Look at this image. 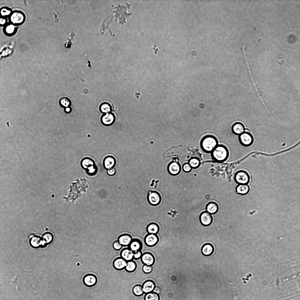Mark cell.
Listing matches in <instances>:
<instances>
[{
	"label": "cell",
	"mask_w": 300,
	"mask_h": 300,
	"mask_svg": "<svg viewBox=\"0 0 300 300\" xmlns=\"http://www.w3.org/2000/svg\"><path fill=\"white\" fill-rule=\"evenodd\" d=\"M24 17L23 14L20 12H15L11 16V22L14 24H18L22 23L24 20Z\"/></svg>",
	"instance_id": "17"
},
{
	"label": "cell",
	"mask_w": 300,
	"mask_h": 300,
	"mask_svg": "<svg viewBox=\"0 0 300 300\" xmlns=\"http://www.w3.org/2000/svg\"><path fill=\"white\" fill-rule=\"evenodd\" d=\"M99 109L103 114L111 112L112 110L111 105L107 102L102 103L99 106Z\"/></svg>",
	"instance_id": "26"
},
{
	"label": "cell",
	"mask_w": 300,
	"mask_h": 300,
	"mask_svg": "<svg viewBox=\"0 0 300 300\" xmlns=\"http://www.w3.org/2000/svg\"><path fill=\"white\" fill-rule=\"evenodd\" d=\"M159 241L157 234L148 233L144 238V242L148 246L152 247L156 245Z\"/></svg>",
	"instance_id": "9"
},
{
	"label": "cell",
	"mask_w": 300,
	"mask_h": 300,
	"mask_svg": "<svg viewBox=\"0 0 300 300\" xmlns=\"http://www.w3.org/2000/svg\"><path fill=\"white\" fill-rule=\"evenodd\" d=\"M142 262L144 265L152 266L155 262L154 255L151 253L146 252L144 253L141 258Z\"/></svg>",
	"instance_id": "11"
},
{
	"label": "cell",
	"mask_w": 300,
	"mask_h": 300,
	"mask_svg": "<svg viewBox=\"0 0 300 300\" xmlns=\"http://www.w3.org/2000/svg\"><path fill=\"white\" fill-rule=\"evenodd\" d=\"M116 170L115 168L114 167L107 171V174L110 176L114 175L116 173Z\"/></svg>",
	"instance_id": "39"
},
{
	"label": "cell",
	"mask_w": 300,
	"mask_h": 300,
	"mask_svg": "<svg viewBox=\"0 0 300 300\" xmlns=\"http://www.w3.org/2000/svg\"><path fill=\"white\" fill-rule=\"evenodd\" d=\"M6 22V18L4 17H0V25H4Z\"/></svg>",
	"instance_id": "41"
},
{
	"label": "cell",
	"mask_w": 300,
	"mask_h": 300,
	"mask_svg": "<svg viewBox=\"0 0 300 300\" xmlns=\"http://www.w3.org/2000/svg\"><path fill=\"white\" fill-rule=\"evenodd\" d=\"M238 139L240 143L243 146L248 147L251 146L253 142V138L250 133L245 132L239 135Z\"/></svg>",
	"instance_id": "6"
},
{
	"label": "cell",
	"mask_w": 300,
	"mask_h": 300,
	"mask_svg": "<svg viewBox=\"0 0 300 300\" xmlns=\"http://www.w3.org/2000/svg\"><path fill=\"white\" fill-rule=\"evenodd\" d=\"M156 286V284L153 281L150 279L146 280L142 285L144 293L146 294L153 292Z\"/></svg>",
	"instance_id": "16"
},
{
	"label": "cell",
	"mask_w": 300,
	"mask_h": 300,
	"mask_svg": "<svg viewBox=\"0 0 300 300\" xmlns=\"http://www.w3.org/2000/svg\"><path fill=\"white\" fill-rule=\"evenodd\" d=\"M42 239L45 245V244H49L53 241V236L51 232H47L42 235Z\"/></svg>",
	"instance_id": "28"
},
{
	"label": "cell",
	"mask_w": 300,
	"mask_h": 300,
	"mask_svg": "<svg viewBox=\"0 0 300 300\" xmlns=\"http://www.w3.org/2000/svg\"><path fill=\"white\" fill-rule=\"evenodd\" d=\"M29 243L30 245L35 248L43 247L45 245L42 239L38 236H34L32 237L30 239Z\"/></svg>",
	"instance_id": "15"
},
{
	"label": "cell",
	"mask_w": 300,
	"mask_h": 300,
	"mask_svg": "<svg viewBox=\"0 0 300 300\" xmlns=\"http://www.w3.org/2000/svg\"><path fill=\"white\" fill-rule=\"evenodd\" d=\"M11 13V11L6 8H2L0 9V16L1 17H4L9 15Z\"/></svg>",
	"instance_id": "34"
},
{
	"label": "cell",
	"mask_w": 300,
	"mask_h": 300,
	"mask_svg": "<svg viewBox=\"0 0 300 300\" xmlns=\"http://www.w3.org/2000/svg\"><path fill=\"white\" fill-rule=\"evenodd\" d=\"M137 265L136 262L133 260L127 262V264L125 269L127 272H134L136 269Z\"/></svg>",
	"instance_id": "29"
},
{
	"label": "cell",
	"mask_w": 300,
	"mask_h": 300,
	"mask_svg": "<svg viewBox=\"0 0 300 300\" xmlns=\"http://www.w3.org/2000/svg\"><path fill=\"white\" fill-rule=\"evenodd\" d=\"M250 189L249 186L247 184H238L236 187V190L237 194L244 195L249 192Z\"/></svg>",
	"instance_id": "25"
},
{
	"label": "cell",
	"mask_w": 300,
	"mask_h": 300,
	"mask_svg": "<svg viewBox=\"0 0 300 300\" xmlns=\"http://www.w3.org/2000/svg\"><path fill=\"white\" fill-rule=\"evenodd\" d=\"M159 225L154 222L149 223L146 227V231L148 233L157 234L159 232Z\"/></svg>",
	"instance_id": "23"
},
{
	"label": "cell",
	"mask_w": 300,
	"mask_h": 300,
	"mask_svg": "<svg viewBox=\"0 0 300 300\" xmlns=\"http://www.w3.org/2000/svg\"><path fill=\"white\" fill-rule=\"evenodd\" d=\"M97 282L96 276L92 274H88L85 275L83 278V282L86 286L92 287L95 285Z\"/></svg>",
	"instance_id": "12"
},
{
	"label": "cell",
	"mask_w": 300,
	"mask_h": 300,
	"mask_svg": "<svg viewBox=\"0 0 300 300\" xmlns=\"http://www.w3.org/2000/svg\"><path fill=\"white\" fill-rule=\"evenodd\" d=\"M120 255L121 257L127 262L132 260L134 259V252L129 248L123 249L121 251Z\"/></svg>",
	"instance_id": "19"
},
{
	"label": "cell",
	"mask_w": 300,
	"mask_h": 300,
	"mask_svg": "<svg viewBox=\"0 0 300 300\" xmlns=\"http://www.w3.org/2000/svg\"><path fill=\"white\" fill-rule=\"evenodd\" d=\"M132 292L134 295L137 296H141L144 293L142 286L140 284L135 285L133 288Z\"/></svg>",
	"instance_id": "32"
},
{
	"label": "cell",
	"mask_w": 300,
	"mask_h": 300,
	"mask_svg": "<svg viewBox=\"0 0 300 300\" xmlns=\"http://www.w3.org/2000/svg\"><path fill=\"white\" fill-rule=\"evenodd\" d=\"M147 199L149 203L153 206L159 205L161 201L160 194L155 190H149L147 193Z\"/></svg>",
	"instance_id": "4"
},
{
	"label": "cell",
	"mask_w": 300,
	"mask_h": 300,
	"mask_svg": "<svg viewBox=\"0 0 300 300\" xmlns=\"http://www.w3.org/2000/svg\"><path fill=\"white\" fill-rule=\"evenodd\" d=\"M112 246L114 249L116 250H120L122 247L117 241H116L113 242Z\"/></svg>",
	"instance_id": "37"
},
{
	"label": "cell",
	"mask_w": 300,
	"mask_h": 300,
	"mask_svg": "<svg viewBox=\"0 0 300 300\" xmlns=\"http://www.w3.org/2000/svg\"><path fill=\"white\" fill-rule=\"evenodd\" d=\"M199 220L201 224L204 226H208L212 223L213 219L211 214L204 211L202 212L199 216Z\"/></svg>",
	"instance_id": "8"
},
{
	"label": "cell",
	"mask_w": 300,
	"mask_h": 300,
	"mask_svg": "<svg viewBox=\"0 0 300 300\" xmlns=\"http://www.w3.org/2000/svg\"><path fill=\"white\" fill-rule=\"evenodd\" d=\"M116 163L115 158L111 155L105 156L103 161V166L107 170L114 167Z\"/></svg>",
	"instance_id": "13"
},
{
	"label": "cell",
	"mask_w": 300,
	"mask_h": 300,
	"mask_svg": "<svg viewBox=\"0 0 300 300\" xmlns=\"http://www.w3.org/2000/svg\"><path fill=\"white\" fill-rule=\"evenodd\" d=\"M129 248L133 252L141 250L142 244L141 241L139 239L134 238L132 239L129 245Z\"/></svg>",
	"instance_id": "20"
},
{
	"label": "cell",
	"mask_w": 300,
	"mask_h": 300,
	"mask_svg": "<svg viewBox=\"0 0 300 300\" xmlns=\"http://www.w3.org/2000/svg\"><path fill=\"white\" fill-rule=\"evenodd\" d=\"M234 179L236 182L238 184H247L250 181V178L246 172L240 170L235 173Z\"/></svg>",
	"instance_id": "5"
},
{
	"label": "cell",
	"mask_w": 300,
	"mask_h": 300,
	"mask_svg": "<svg viewBox=\"0 0 300 300\" xmlns=\"http://www.w3.org/2000/svg\"><path fill=\"white\" fill-rule=\"evenodd\" d=\"M161 288L159 286H156L153 292L159 294L161 293Z\"/></svg>",
	"instance_id": "40"
},
{
	"label": "cell",
	"mask_w": 300,
	"mask_h": 300,
	"mask_svg": "<svg viewBox=\"0 0 300 300\" xmlns=\"http://www.w3.org/2000/svg\"><path fill=\"white\" fill-rule=\"evenodd\" d=\"M211 154L213 159L219 162H223L226 161L229 154L227 148L222 144H218Z\"/></svg>",
	"instance_id": "2"
},
{
	"label": "cell",
	"mask_w": 300,
	"mask_h": 300,
	"mask_svg": "<svg viewBox=\"0 0 300 300\" xmlns=\"http://www.w3.org/2000/svg\"><path fill=\"white\" fill-rule=\"evenodd\" d=\"M132 239V237L130 234L124 233L119 236L117 241L122 246H128Z\"/></svg>",
	"instance_id": "14"
},
{
	"label": "cell",
	"mask_w": 300,
	"mask_h": 300,
	"mask_svg": "<svg viewBox=\"0 0 300 300\" xmlns=\"http://www.w3.org/2000/svg\"><path fill=\"white\" fill-rule=\"evenodd\" d=\"M192 169H196L200 166L201 164L200 160L196 157L191 158L188 162Z\"/></svg>",
	"instance_id": "27"
},
{
	"label": "cell",
	"mask_w": 300,
	"mask_h": 300,
	"mask_svg": "<svg viewBox=\"0 0 300 300\" xmlns=\"http://www.w3.org/2000/svg\"><path fill=\"white\" fill-rule=\"evenodd\" d=\"M168 173L171 175L175 176L178 175L180 172L181 167L180 164L178 162L172 161L170 162L167 167Z\"/></svg>",
	"instance_id": "10"
},
{
	"label": "cell",
	"mask_w": 300,
	"mask_h": 300,
	"mask_svg": "<svg viewBox=\"0 0 300 300\" xmlns=\"http://www.w3.org/2000/svg\"><path fill=\"white\" fill-rule=\"evenodd\" d=\"M231 130L234 134L238 135L244 132L245 130L244 125L240 122L234 123L232 126Z\"/></svg>",
	"instance_id": "21"
},
{
	"label": "cell",
	"mask_w": 300,
	"mask_h": 300,
	"mask_svg": "<svg viewBox=\"0 0 300 300\" xmlns=\"http://www.w3.org/2000/svg\"><path fill=\"white\" fill-rule=\"evenodd\" d=\"M59 103L60 106L64 108L71 106V102L70 99L66 97H63L59 100Z\"/></svg>",
	"instance_id": "30"
},
{
	"label": "cell",
	"mask_w": 300,
	"mask_h": 300,
	"mask_svg": "<svg viewBox=\"0 0 300 300\" xmlns=\"http://www.w3.org/2000/svg\"><path fill=\"white\" fill-rule=\"evenodd\" d=\"M100 120L103 125L109 126L114 123L115 117L114 114L111 112L103 114L100 117Z\"/></svg>",
	"instance_id": "7"
},
{
	"label": "cell",
	"mask_w": 300,
	"mask_h": 300,
	"mask_svg": "<svg viewBox=\"0 0 300 300\" xmlns=\"http://www.w3.org/2000/svg\"><path fill=\"white\" fill-rule=\"evenodd\" d=\"M219 207L217 204L214 202L208 203L206 206V211L211 214H214L219 210Z\"/></svg>",
	"instance_id": "22"
},
{
	"label": "cell",
	"mask_w": 300,
	"mask_h": 300,
	"mask_svg": "<svg viewBox=\"0 0 300 300\" xmlns=\"http://www.w3.org/2000/svg\"><path fill=\"white\" fill-rule=\"evenodd\" d=\"M71 111L72 109L71 106L68 107L64 108V111L67 114H69L71 113Z\"/></svg>",
	"instance_id": "42"
},
{
	"label": "cell",
	"mask_w": 300,
	"mask_h": 300,
	"mask_svg": "<svg viewBox=\"0 0 300 300\" xmlns=\"http://www.w3.org/2000/svg\"><path fill=\"white\" fill-rule=\"evenodd\" d=\"M182 168L183 171L186 173L190 172L192 169L188 163H185L183 165Z\"/></svg>",
	"instance_id": "36"
},
{
	"label": "cell",
	"mask_w": 300,
	"mask_h": 300,
	"mask_svg": "<svg viewBox=\"0 0 300 300\" xmlns=\"http://www.w3.org/2000/svg\"><path fill=\"white\" fill-rule=\"evenodd\" d=\"M142 254L141 250H138L135 252H134V259L136 260L140 259L141 258Z\"/></svg>",
	"instance_id": "38"
},
{
	"label": "cell",
	"mask_w": 300,
	"mask_h": 300,
	"mask_svg": "<svg viewBox=\"0 0 300 300\" xmlns=\"http://www.w3.org/2000/svg\"><path fill=\"white\" fill-rule=\"evenodd\" d=\"M160 296L159 294L153 292L146 294L145 297V300H159Z\"/></svg>",
	"instance_id": "31"
},
{
	"label": "cell",
	"mask_w": 300,
	"mask_h": 300,
	"mask_svg": "<svg viewBox=\"0 0 300 300\" xmlns=\"http://www.w3.org/2000/svg\"><path fill=\"white\" fill-rule=\"evenodd\" d=\"M127 262L126 261L121 257H118L114 260L113 265L115 269L120 270L125 268Z\"/></svg>",
	"instance_id": "18"
},
{
	"label": "cell",
	"mask_w": 300,
	"mask_h": 300,
	"mask_svg": "<svg viewBox=\"0 0 300 300\" xmlns=\"http://www.w3.org/2000/svg\"><path fill=\"white\" fill-rule=\"evenodd\" d=\"M80 164L82 168L86 171L87 174L93 176L96 175L98 171V168L95 162L92 158L85 157L81 161Z\"/></svg>",
	"instance_id": "3"
},
{
	"label": "cell",
	"mask_w": 300,
	"mask_h": 300,
	"mask_svg": "<svg viewBox=\"0 0 300 300\" xmlns=\"http://www.w3.org/2000/svg\"><path fill=\"white\" fill-rule=\"evenodd\" d=\"M214 248L210 243H207L204 244L202 248L201 251L202 254L206 256H209L213 253Z\"/></svg>",
	"instance_id": "24"
},
{
	"label": "cell",
	"mask_w": 300,
	"mask_h": 300,
	"mask_svg": "<svg viewBox=\"0 0 300 300\" xmlns=\"http://www.w3.org/2000/svg\"><path fill=\"white\" fill-rule=\"evenodd\" d=\"M15 27L13 25L10 24L7 25L5 28L4 30L6 34H11L14 32Z\"/></svg>",
	"instance_id": "33"
},
{
	"label": "cell",
	"mask_w": 300,
	"mask_h": 300,
	"mask_svg": "<svg viewBox=\"0 0 300 300\" xmlns=\"http://www.w3.org/2000/svg\"><path fill=\"white\" fill-rule=\"evenodd\" d=\"M142 270L144 273L149 274L152 272L153 270V267L152 266L144 265L142 267Z\"/></svg>",
	"instance_id": "35"
},
{
	"label": "cell",
	"mask_w": 300,
	"mask_h": 300,
	"mask_svg": "<svg viewBox=\"0 0 300 300\" xmlns=\"http://www.w3.org/2000/svg\"><path fill=\"white\" fill-rule=\"evenodd\" d=\"M218 144V142L217 138L211 135H207L203 137L200 143V146L202 150L207 153H211Z\"/></svg>",
	"instance_id": "1"
}]
</instances>
